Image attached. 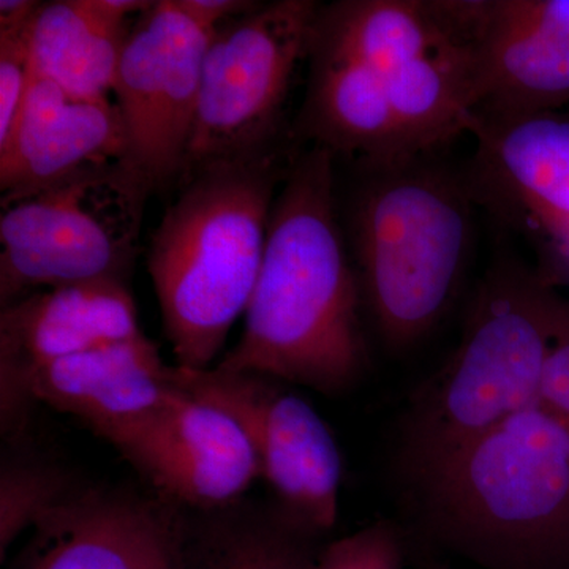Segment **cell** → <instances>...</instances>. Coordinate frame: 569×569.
<instances>
[{
  "label": "cell",
  "instance_id": "obj_1",
  "mask_svg": "<svg viewBox=\"0 0 569 569\" xmlns=\"http://www.w3.org/2000/svg\"><path fill=\"white\" fill-rule=\"evenodd\" d=\"M358 309L337 220L335 153L312 146L277 193L244 331L216 366L337 395L366 362Z\"/></svg>",
  "mask_w": 569,
  "mask_h": 569
},
{
  "label": "cell",
  "instance_id": "obj_2",
  "mask_svg": "<svg viewBox=\"0 0 569 569\" xmlns=\"http://www.w3.org/2000/svg\"><path fill=\"white\" fill-rule=\"evenodd\" d=\"M295 160V159H293ZM293 160L279 144L208 164L153 231L148 269L176 365L212 367L260 276L269 219Z\"/></svg>",
  "mask_w": 569,
  "mask_h": 569
},
{
  "label": "cell",
  "instance_id": "obj_3",
  "mask_svg": "<svg viewBox=\"0 0 569 569\" xmlns=\"http://www.w3.org/2000/svg\"><path fill=\"white\" fill-rule=\"evenodd\" d=\"M411 481L445 548L486 569H569V419L541 403Z\"/></svg>",
  "mask_w": 569,
  "mask_h": 569
},
{
  "label": "cell",
  "instance_id": "obj_4",
  "mask_svg": "<svg viewBox=\"0 0 569 569\" xmlns=\"http://www.w3.org/2000/svg\"><path fill=\"white\" fill-rule=\"evenodd\" d=\"M425 159L361 163L351 203L367 302L397 350L417 343L443 316L470 250V187Z\"/></svg>",
  "mask_w": 569,
  "mask_h": 569
},
{
  "label": "cell",
  "instance_id": "obj_5",
  "mask_svg": "<svg viewBox=\"0 0 569 569\" xmlns=\"http://www.w3.org/2000/svg\"><path fill=\"white\" fill-rule=\"evenodd\" d=\"M560 302L518 266L492 271L459 347L411 400L400 447L408 477L539 403Z\"/></svg>",
  "mask_w": 569,
  "mask_h": 569
},
{
  "label": "cell",
  "instance_id": "obj_6",
  "mask_svg": "<svg viewBox=\"0 0 569 569\" xmlns=\"http://www.w3.org/2000/svg\"><path fill=\"white\" fill-rule=\"evenodd\" d=\"M151 192L152 183L127 157L2 203V307L44 288L126 282Z\"/></svg>",
  "mask_w": 569,
  "mask_h": 569
},
{
  "label": "cell",
  "instance_id": "obj_7",
  "mask_svg": "<svg viewBox=\"0 0 569 569\" xmlns=\"http://www.w3.org/2000/svg\"><path fill=\"white\" fill-rule=\"evenodd\" d=\"M318 9L312 0H276L217 29L179 182L279 144L283 104L296 66L309 54Z\"/></svg>",
  "mask_w": 569,
  "mask_h": 569
},
{
  "label": "cell",
  "instance_id": "obj_8",
  "mask_svg": "<svg viewBox=\"0 0 569 569\" xmlns=\"http://www.w3.org/2000/svg\"><path fill=\"white\" fill-rule=\"evenodd\" d=\"M174 383L228 415L252 445L261 478L291 515L326 533L339 516L342 459L331 430L282 381L253 372L174 365Z\"/></svg>",
  "mask_w": 569,
  "mask_h": 569
},
{
  "label": "cell",
  "instance_id": "obj_9",
  "mask_svg": "<svg viewBox=\"0 0 569 569\" xmlns=\"http://www.w3.org/2000/svg\"><path fill=\"white\" fill-rule=\"evenodd\" d=\"M213 33L183 13L178 0H160L138 14L123 47L112 93L129 159L153 190L181 178Z\"/></svg>",
  "mask_w": 569,
  "mask_h": 569
},
{
  "label": "cell",
  "instance_id": "obj_10",
  "mask_svg": "<svg viewBox=\"0 0 569 569\" xmlns=\"http://www.w3.org/2000/svg\"><path fill=\"white\" fill-rule=\"evenodd\" d=\"M142 335L137 306L123 280L104 279L33 291L0 313L2 430L26 426L21 388L39 367Z\"/></svg>",
  "mask_w": 569,
  "mask_h": 569
},
{
  "label": "cell",
  "instance_id": "obj_11",
  "mask_svg": "<svg viewBox=\"0 0 569 569\" xmlns=\"http://www.w3.org/2000/svg\"><path fill=\"white\" fill-rule=\"evenodd\" d=\"M118 451L168 501L200 511L233 507L261 478L241 427L178 385L163 410Z\"/></svg>",
  "mask_w": 569,
  "mask_h": 569
},
{
  "label": "cell",
  "instance_id": "obj_12",
  "mask_svg": "<svg viewBox=\"0 0 569 569\" xmlns=\"http://www.w3.org/2000/svg\"><path fill=\"white\" fill-rule=\"evenodd\" d=\"M470 47L473 114H535L569 100V0L479 2Z\"/></svg>",
  "mask_w": 569,
  "mask_h": 569
},
{
  "label": "cell",
  "instance_id": "obj_13",
  "mask_svg": "<svg viewBox=\"0 0 569 569\" xmlns=\"http://www.w3.org/2000/svg\"><path fill=\"white\" fill-rule=\"evenodd\" d=\"M173 369L140 335L33 370L22 383V410L29 417L32 403H47L119 449L167 406Z\"/></svg>",
  "mask_w": 569,
  "mask_h": 569
},
{
  "label": "cell",
  "instance_id": "obj_14",
  "mask_svg": "<svg viewBox=\"0 0 569 569\" xmlns=\"http://www.w3.org/2000/svg\"><path fill=\"white\" fill-rule=\"evenodd\" d=\"M129 157L118 103L88 99L33 74L10 137L0 144L2 203Z\"/></svg>",
  "mask_w": 569,
  "mask_h": 569
},
{
  "label": "cell",
  "instance_id": "obj_15",
  "mask_svg": "<svg viewBox=\"0 0 569 569\" xmlns=\"http://www.w3.org/2000/svg\"><path fill=\"white\" fill-rule=\"evenodd\" d=\"M173 507L129 493H70L33 527L10 569H148L173 542Z\"/></svg>",
  "mask_w": 569,
  "mask_h": 569
},
{
  "label": "cell",
  "instance_id": "obj_16",
  "mask_svg": "<svg viewBox=\"0 0 569 569\" xmlns=\"http://www.w3.org/2000/svg\"><path fill=\"white\" fill-rule=\"evenodd\" d=\"M479 181L531 228L569 223V118L553 111L511 118L470 114Z\"/></svg>",
  "mask_w": 569,
  "mask_h": 569
},
{
  "label": "cell",
  "instance_id": "obj_17",
  "mask_svg": "<svg viewBox=\"0 0 569 569\" xmlns=\"http://www.w3.org/2000/svg\"><path fill=\"white\" fill-rule=\"evenodd\" d=\"M305 103L296 134L359 163H383L415 156L389 104L383 74L362 63L307 54Z\"/></svg>",
  "mask_w": 569,
  "mask_h": 569
},
{
  "label": "cell",
  "instance_id": "obj_18",
  "mask_svg": "<svg viewBox=\"0 0 569 569\" xmlns=\"http://www.w3.org/2000/svg\"><path fill=\"white\" fill-rule=\"evenodd\" d=\"M142 0H56L41 3L29 24L33 74L74 96L110 99L129 20Z\"/></svg>",
  "mask_w": 569,
  "mask_h": 569
},
{
  "label": "cell",
  "instance_id": "obj_19",
  "mask_svg": "<svg viewBox=\"0 0 569 569\" xmlns=\"http://www.w3.org/2000/svg\"><path fill=\"white\" fill-rule=\"evenodd\" d=\"M459 43L432 2L342 0L318 9L309 54L362 63L385 74Z\"/></svg>",
  "mask_w": 569,
  "mask_h": 569
},
{
  "label": "cell",
  "instance_id": "obj_20",
  "mask_svg": "<svg viewBox=\"0 0 569 569\" xmlns=\"http://www.w3.org/2000/svg\"><path fill=\"white\" fill-rule=\"evenodd\" d=\"M186 519L176 539V569H313L321 533L282 507L274 511L220 509Z\"/></svg>",
  "mask_w": 569,
  "mask_h": 569
},
{
  "label": "cell",
  "instance_id": "obj_21",
  "mask_svg": "<svg viewBox=\"0 0 569 569\" xmlns=\"http://www.w3.org/2000/svg\"><path fill=\"white\" fill-rule=\"evenodd\" d=\"M389 104L408 148L419 156L466 132L477 103L473 50L455 44L383 74Z\"/></svg>",
  "mask_w": 569,
  "mask_h": 569
},
{
  "label": "cell",
  "instance_id": "obj_22",
  "mask_svg": "<svg viewBox=\"0 0 569 569\" xmlns=\"http://www.w3.org/2000/svg\"><path fill=\"white\" fill-rule=\"evenodd\" d=\"M73 490L56 467L33 460H3L0 473V559Z\"/></svg>",
  "mask_w": 569,
  "mask_h": 569
},
{
  "label": "cell",
  "instance_id": "obj_23",
  "mask_svg": "<svg viewBox=\"0 0 569 569\" xmlns=\"http://www.w3.org/2000/svg\"><path fill=\"white\" fill-rule=\"evenodd\" d=\"M313 569H403L402 541L391 523L376 522L325 545Z\"/></svg>",
  "mask_w": 569,
  "mask_h": 569
},
{
  "label": "cell",
  "instance_id": "obj_24",
  "mask_svg": "<svg viewBox=\"0 0 569 569\" xmlns=\"http://www.w3.org/2000/svg\"><path fill=\"white\" fill-rule=\"evenodd\" d=\"M31 21L20 28L0 29V144L10 137L32 84Z\"/></svg>",
  "mask_w": 569,
  "mask_h": 569
},
{
  "label": "cell",
  "instance_id": "obj_25",
  "mask_svg": "<svg viewBox=\"0 0 569 569\" xmlns=\"http://www.w3.org/2000/svg\"><path fill=\"white\" fill-rule=\"evenodd\" d=\"M539 403L569 419V302L561 301L556 335L546 361Z\"/></svg>",
  "mask_w": 569,
  "mask_h": 569
},
{
  "label": "cell",
  "instance_id": "obj_26",
  "mask_svg": "<svg viewBox=\"0 0 569 569\" xmlns=\"http://www.w3.org/2000/svg\"><path fill=\"white\" fill-rule=\"evenodd\" d=\"M178 2L183 13L211 31H217L220 22L244 17L260 7V3L249 2V0H178Z\"/></svg>",
  "mask_w": 569,
  "mask_h": 569
},
{
  "label": "cell",
  "instance_id": "obj_27",
  "mask_svg": "<svg viewBox=\"0 0 569 569\" xmlns=\"http://www.w3.org/2000/svg\"><path fill=\"white\" fill-rule=\"evenodd\" d=\"M40 2L31 0H2L0 2V29L20 28L28 24Z\"/></svg>",
  "mask_w": 569,
  "mask_h": 569
},
{
  "label": "cell",
  "instance_id": "obj_28",
  "mask_svg": "<svg viewBox=\"0 0 569 569\" xmlns=\"http://www.w3.org/2000/svg\"><path fill=\"white\" fill-rule=\"evenodd\" d=\"M535 230L545 234L553 258L569 274V223L548 224V227L535 228Z\"/></svg>",
  "mask_w": 569,
  "mask_h": 569
},
{
  "label": "cell",
  "instance_id": "obj_29",
  "mask_svg": "<svg viewBox=\"0 0 569 569\" xmlns=\"http://www.w3.org/2000/svg\"><path fill=\"white\" fill-rule=\"evenodd\" d=\"M179 523H181V522H179ZM178 531H179V527H178ZM178 531H176V537L173 539V542H171V545L168 546V549L164 550L162 556H160L159 559L153 561L151 567H149L148 569H176L174 553H176V539H178Z\"/></svg>",
  "mask_w": 569,
  "mask_h": 569
}]
</instances>
